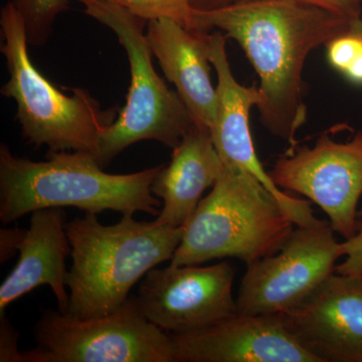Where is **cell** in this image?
<instances>
[{
    "mask_svg": "<svg viewBox=\"0 0 362 362\" xmlns=\"http://www.w3.org/2000/svg\"><path fill=\"white\" fill-rule=\"evenodd\" d=\"M78 1V0H77ZM122 6L146 21L169 18L194 30V7L190 0H102Z\"/></svg>",
    "mask_w": 362,
    "mask_h": 362,
    "instance_id": "cell-18",
    "label": "cell"
},
{
    "mask_svg": "<svg viewBox=\"0 0 362 362\" xmlns=\"http://www.w3.org/2000/svg\"><path fill=\"white\" fill-rule=\"evenodd\" d=\"M295 226L284 207L256 178L225 166L183 226L169 265H201L223 258L250 265L280 251Z\"/></svg>",
    "mask_w": 362,
    "mask_h": 362,
    "instance_id": "cell-4",
    "label": "cell"
},
{
    "mask_svg": "<svg viewBox=\"0 0 362 362\" xmlns=\"http://www.w3.org/2000/svg\"><path fill=\"white\" fill-rule=\"evenodd\" d=\"M235 276L230 262L153 268L145 275L136 297L150 322L168 334H182L237 313Z\"/></svg>",
    "mask_w": 362,
    "mask_h": 362,
    "instance_id": "cell-10",
    "label": "cell"
},
{
    "mask_svg": "<svg viewBox=\"0 0 362 362\" xmlns=\"http://www.w3.org/2000/svg\"><path fill=\"white\" fill-rule=\"evenodd\" d=\"M361 214L362 216V209ZM341 247L345 259L335 267V273L362 277V226L356 235L341 243Z\"/></svg>",
    "mask_w": 362,
    "mask_h": 362,
    "instance_id": "cell-20",
    "label": "cell"
},
{
    "mask_svg": "<svg viewBox=\"0 0 362 362\" xmlns=\"http://www.w3.org/2000/svg\"><path fill=\"white\" fill-rule=\"evenodd\" d=\"M33 333L37 349L23 351V362H175L171 335L150 322L136 296L97 318L45 310Z\"/></svg>",
    "mask_w": 362,
    "mask_h": 362,
    "instance_id": "cell-7",
    "label": "cell"
},
{
    "mask_svg": "<svg viewBox=\"0 0 362 362\" xmlns=\"http://www.w3.org/2000/svg\"><path fill=\"white\" fill-rule=\"evenodd\" d=\"M171 338L175 362H320L295 339L281 315L237 312Z\"/></svg>",
    "mask_w": 362,
    "mask_h": 362,
    "instance_id": "cell-12",
    "label": "cell"
},
{
    "mask_svg": "<svg viewBox=\"0 0 362 362\" xmlns=\"http://www.w3.org/2000/svg\"><path fill=\"white\" fill-rule=\"evenodd\" d=\"M327 59L335 70L344 73L362 49V40L345 33L339 35L327 45Z\"/></svg>",
    "mask_w": 362,
    "mask_h": 362,
    "instance_id": "cell-19",
    "label": "cell"
},
{
    "mask_svg": "<svg viewBox=\"0 0 362 362\" xmlns=\"http://www.w3.org/2000/svg\"><path fill=\"white\" fill-rule=\"evenodd\" d=\"M0 361L23 362V352L18 349L20 334L7 320L4 313L0 314Z\"/></svg>",
    "mask_w": 362,
    "mask_h": 362,
    "instance_id": "cell-21",
    "label": "cell"
},
{
    "mask_svg": "<svg viewBox=\"0 0 362 362\" xmlns=\"http://www.w3.org/2000/svg\"><path fill=\"white\" fill-rule=\"evenodd\" d=\"M349 20L297 0H245L211 9L194 8V32L218 28L235 40L259 78L262 125L297 147L306 123L305 62L314 49L349 33Z\"/></svg>",
    "mask_w": 362,
    "mask_h": 362,
    "instance_id": "cell-1",
    "label": "cell"
},
{
    "mask_svg": "<svg viewBox=\"0 0 362 362\" xmlns=\"http://www.w3.org/2000/svg\"><path fill=\"white\" fill-rule=\"evenodd\" d=\"M1 45L9 78L1 94L16 103V120L26 142L49 152L94 154L100 136L117 118L118 108L102 110L89 90L75 88L71 96L57 89L33 65L25 23L13 2L0 13Z\"/></svg>",
    "mask_w": 362,
    "mask_h": 362,
    "instance_id": "cell-5",
    "label": "cell"
},
{
    "mask_svg": "<svg viewBox=\"0 0 362 362\" xmlns=\"http://www.w3.org/2000/svg\"><path fill=\"white\" fill-rule=\"evenodd\" d=\"M270 173L282 190L310 199L327 214L331 228L345 240L356 235L362 195V131L346 142L324 133L312 147H296L279 157Z\"/></svg>",
    "mask_w": 362,
    "mask_h": 362,
    "instance_id": "cell-9",
    "label": "cell"
},
{
    "mask_svg": "<svg viewBox=\"0 0 362 362\" xmlns=\"http://www.w3.org/2000/svg\"><path fill=\"white\" fill-rule=\"evenodd\" d=\"M134 214H124L112 226L102 225L97 214L90 213L66 223L73 259L66 281L70 290L68 315H108L150 270L173 258L183 228L137 221Z\"/></svg>",
    "mask_w": 362,
    "mask_h": 362,
    "instance_id": "cell-3",
    "label": "cell"
},
{
    "mask_svg": "<svg viewBox=\"0 0 362 362\" xmlns=\"http://www.w3.org/2000/svg\"><path fill=\"white\" fill-rule=\"evenodd\" d=\"M334 233L325 221L295 226L280 251L247 265L235 300L238 312L282 315L310 297L343 257Z\"/></svg>",
    "mask_w": 362,
    "mask_h": 362,
    "instance_id": "cell-8",
    "label": "cell"
},
{
    "mask_svg": "<svg viewBox=\"0 0 362 362\" xmlns=\"http://www.w3.org/2000/svg\"><path fill=\"white\" fill-rule=\"evenodd\" d=\"M23 23L30 45L40 47L51 37L57 18L70 9L71 0H11Z\"/></svg>",
    "mask_w": 362,
    "mask_h": 362,
    "instance_id": "cell-17",
    "label": "cell"
},
{
    "mask_svg": "<svg viewBox=\"0 0 362 362\" xmlns=\"http://www.w3.org/2000/svg\"><path fill=\"white\" fill-rule=\"evenodd\" d=\"M66 211L62 207L37 209L18 245L20 259L0 287V314L8 305L40 286L47 285L58 301V310L68 313L66 259L71 254L66 235Z\"/></svg>",
    "mask_w": 362,
    "mask_h": 362,
    "instance_id": "cell-15",
    "label": "cell"
},
{
    "mask_svg": "<svg viewBox=\"0 0 362 362\" xmlns=\"http://www.w3.org/2000/svg\"><path fill=\"white\" fill-rule=\"evenodd\" d=\"M150 51L197 125L211 129L218 95L211 80L209 35L188 30L169 18L147 23Z\"/></svg>",
    "mask_w": 362,
    "mask_h": 362,
    "instance_id": "cell-14",
    "label": "cell"
},
{
    "mask_svg": "<svg viewBox=\"0 0 362 362\" xmlns=\"http://www.w3.org/2000/svg\"><path fill=\"white\" fill-rule=\"evenodd\" d=\"M171 160L156 175L152 194L162 202L156 221L183 228L192 218L207 188H213L223 166L211 131L194 124L173 148Z\"/></svg>",
    "mask_w": 362,
    "mask_h": 362,
    "instance_id": "cell-16",
    "label": "cell"
},
{
    "mask_svg": "<svg viewBox=\"0 0 362 362\" xmlns=\"http://www.w3.org/2000/svg\"><path fill=\"white\" fill-rule=\"evenodd\" d=\"M23 228H1L0 230V262L6 263L18 252V245L25 237Z\"/></svg>",
    "mask_w": 362,
    "mask_h": 362,
    "instance_id": "cell-23",
    "label": "cell"
},
{
    "mask_svg": "<svg viewBox=\"0 0 362 362\" xmlns=\"http://www.w3.org/2000/svg\"><path fill=\"white\" fill-rule=\"evenodd\" d=\"M359 1L362 4V0H359ZM349 35H354V37H357L362 40V18H356V20H354L350 21Z\"/></svg>",
    "mask_w": 362,
    "mask_h": 362,
    "instance_id": "cell-26",
    "label": "cell"
},
{
    "mask_svg": "<svg viewBox=\"0 0 362 362\" xmlns=\"http://www.w3.org/2000/svg\"><path fill=\"white\" fill-rule=\"evenodd\" d=\"M297 1L325 9L349 21L361 18L359 0H297Z\"/></svg>",
    "mask_w": 362,
    "mask_h": 362,
    "instance_id": "cell-22",
    "label": "cell"
},
{
    "mask_svg": "<svg viewBox=\"0 0 362 362\" xmlns=\"http://www.w3.org/2000/svg\"><path fill=\"white\" fill-rule=\"evenodd\" d=\"M226 40L220 33L209 35V59L218 76V106L209 129L216 151L226 168L240 169L262 183L284 207L295 226L315 223L319 220L310 202L286 194L259 161L250 128V112L261 99L259 87H247L235 80L226 54Z\"/></svg>",
    "mask_w": 362,
    "mask_h": 362,
    "instance_id": "cell-11",
    "label": "cell"
},
{
    "mask_svg": "<svg viewBox=\"0 0 362 362\" xmlns=\"http://www.w3.org/2000/svg\"><path fill=\"white\" fill-rule=\"evenodd\" d=\"M343 75L352 84L362 86V49Z\"/></svg>",
    "mask_w": 362,
    "mask_h": 362,
    "instance_id": "cell-24",
    "label": "cell"
},
{
    "mask_svg": "<svg viewBox=\"0 0 362 362\" xmlns=\"http://www.w3.org/2000/svg\"><path fill=\"white\" fill-rule=\"evenodd\" d=\"M286 328L320 362H362V277L334 273L296 308Z\"/></svg>",
    "mask_w": 362,
    "mask_h": 362,
    "instance_id": "cell-13",
    "label": "cell"
},
{
    "mask_svg": "<svg viewBox=\"0 0 362 362\" xmlns=\"http://www.w3.org/2000/svg\"><path fill=\"white\" fill-rule=\"evenodd\" d=\"M84 13L115 33L127 54L130 86L125 106L100 136L95 160L106 168L130 145L144 140L173 149L194 125L176 90L156 73L145 33L147 21L122 6L102 0H78Z\"/></svg>",
    "mask_w": 362,
    "mask_h": 362,
    "instance_id": "cell-6",
    "label": "cell"
},
{
    "mask_svg": "<svg viewBox=\"0 0 362 362\" xmlns=\"http://www.w3.org/2000/svg\"><path fill=\"white\" fill-rule=\"evenodd\" d=\"M164 164L128 175L105 173L90 152H49L45 161L14 156L0 146V221L13 223L49 207L85 213L142 211L158 216L162 202L151 185Z\"/></svg>",
    "mask_w": 362,
    "mask_h": 362,
    "instance_id": "cell-2",
    "label": "cell"
},
{
    "mask_svg": "<svg viewBox=\"0 0 362 362\" xmlns=\"http://www.w3.org/2000/svg\"><path fill=\"white\" fill-rule=\"evenodd\" d=\"M240 1H245V0H190L192 7L197 9L216 8V7L228 6Z\"/></svg>",
    "mask_w": 362,
    "mask_h": 362,
    "instance_id": "cell-25",
    "label": "cell"
}]
</instances>
